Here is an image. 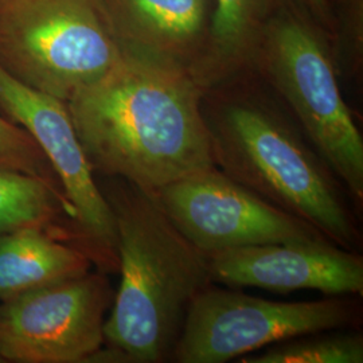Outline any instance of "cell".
Returning a JSON list of instances; mask_svg holds the SVG:
<instances>
[{"mask_svg":"<svg viewBox=\"0 0 363 363\" xmlns=\"http://www.w3.org/2000/svg\"><path fill=\"white\" fill-rule=\"evenodd\" d=\"M112 289L103 274L86 273L3 300L0 361L89 362L104 342Z\"/></svg>","mask_w":363,"mask_h":363,"instance_id":"52a82bcc","label":"cell"},{"mask_svg":"<svg viewBox=\"0 0 363 363\" xmlns=\"http://www.w3.org/2000/svg\"><path fill=\"white\" fill-rule=\"evenodd\" d=\"M306 9L323 25H331V10L327 0H300Z\"/></svg>","mask_w":363,"mask_h":363,"instance_id":"e0dca14e","label":"cell"},{"mask_svg":"<svg viewBox=\"0 0 363 363\" xmlns=\"http://www.w3.org/2000/svg\"><path fill=\"white\" fill-rule=\"evenodd\" d=\"M89 256L28 226L0 234V301L89 272Z\"/></svg>","mask_w":363,"mask_h":363,"instance_id":"4fadbf2b","label":"cell"},{"mask_svg":"<svg viewBox=\"0 0 363 363\" xmlns=\"http://www.w3.org/2000/svg\"><path fill=\"white\" fill-rule=\"evenodd\" d=\"M283 7L284 0H217L205 50L191 70L205 91L253 67L264 31Z\"/></svg>","mask_w":363,"mask_h":363,"instance_id":"7c38bea8","label":"cell"},{"mask_svg":"<svg viewBox=\"0 0 363 363\" xmlns=\"http://www.w3.org/2000/svg\"><path fill=\"white\" fill-rule=\"evenodd\" d=\"M155 195L181 233L208 255L233 247L327 240L308 222L273 206L216 166L171 182Z\"/></svg>","mask_w":363,"mask_h":363,"instance_id":"ba28073f","label":"cell"},{"mask_svg":"<svg viewBox=\"0 0 363 363\" xmlns=\"http://www.w3.org/2000/svg\"><path fill=\"white\" fill-rule=\"evenodd\" d=\"M205 93L186 66L123 45L116 64L66 106L93 171L155 193L214 166Z\"/></svg>","mask_w":363,"mask_h":363,"instance_id":"6da1fadb","label":"cell"},{"mask_svg":"<svg viewBox=\"0 0 363 363\" xmlns=\"http://www.w3.org/2000/svg\"><path fill=\"white\" fill-rule=\"evenodd\" d=\"M213 281L279 294L313 289L331 296L362 295L363 259L328 240L265 244L208 253Z\"/></svg>","mask_w":363,"mask_h":363,"instance_id":"30bf717a","label":"cell"},{"mask_svg":"<svg viewBox=\"0 0 363 363\" xmlns=\"http://www.w3.org/2000/svg\"><path fill=\"white\" fill-rule=\"evenodd\" d=\"M241 363H362L363 337L339 330L312 333L268 346L259 354H247Z\"/></svg>","mask_w":363,"mask_h":363,"instance_id":"9a60e30c","label":"cell"},{"mask_svg":"<svg viewBox=\"0 0 363 363\" xmlns=\"http://www.w3.org/2000/svg\"><path fill=\"white\" fill-rule=\"evenodd\" d=\"M123 52L105 0H0V66L64 103Z\"/></svg>","mask_w":363,"mask_h":363,"instance_id":"277c9868","label":"cell"},{"mask_svg":"<svg viewBox=\"0 0 363 363\" xmlns=\"http://www.w3.org/2000/svg\"><path fill=\"white\" fill-rule=\"evenodd\" d=\"M0 109L48 157L73 208L78 234L108 267L118 268L115 216L93 178L66 103L27 86L0 66Z\"/></svg>","mask_w":363,"mask_h":363,"instance_id":"9c48e42d","label":"cell"},{"mask_svg":"<svg viewBox=\"0 0 363 363\" xmlns=\"http://www.w3.org/2000/svg\"><path fill=\"white\" fill-rule=\"evenodd\" d=\"M355 301H272L242 292L202 289L190 303L171 352L178 363H223L273 343L358 325Z\"/></svg>","mask_w":363,"mask_h":363,"instance_id":"8992f818","label":"cell"},{"mask_svg":"<svg viewBox=\"0 0 363 363\" xmlns=\"http://www.w3.org/2000/svg\"><path fill=\"white\" fill-rule=\"evenodd\" d=\"M62 214L74 218L62 189L0 166V234L28 226L46 229Z\"/></svg>","mask_w":363,"mask_h":363,"instance_id":"5bb4252c","label":"cell"},{"mask_svg":"<svg viewBox=\"0 0 363 363\" xmlns=\"http://www.w3.org/2000/svg\"><path fill=\"white\" fill-rule=\"evenodd\" d=\"M203 116L214 166L226 177L308 222L337 247H358L347 191L286 120L247 100L228 101Z\"/></svg>","mask_w":363,"mask_h":363,"instance_id":"3957f363","label":"cell"},{"mask_svg":"<svg viewBox=\"0 0 363 363\" xmlns=\"http://www.w3.org/2000/svg\"><path fill=\"white\" fill-rule=\"evenodd\" d=\"M121 45L186 66L198 64L208 42V0H105Z\"/></svg>","mask_w":363,"mask_h":363,"instance_id":"8fae6325","label":"cell"},{"mask_svg":"<svg viewBox=\"0 0 363 363\" xmlns=\"http://www.w3.org/2000/svg\"><path fill=\"white\" fill-rule=\"evenodd\" d=\"M0 166L35 177L60 187V182L55 179L57 175L48 157L31 135L3 116H0Z\"/></svg>","mask_w":363,"mask_h":363,"instance_id":"2e32d148","label":"cell"},{"mask_svg":"<svg viewBox=\"0 0 363 363\" xmlns=\"http://www.w3.org/2000/svg\"><path fill=\"white\" fill-rule=\"evenodd\" d=\"M253 67L279 91L316 154L346 191L363 199V140L325 42L281 10L264 31Z\"/></svg>","mask_w":363,"mask_h":363,"instance_id":"5b68a950","label":"cell"},{"mask_svg":"<svg viewBox=\"0 0 363 363\" xmlns=\"http://www.w3.org/2000/svg\"><path fill=\"white\" fill-rule=\"evenodd\" d=\"M118 181L104 194L116 222L121 272L104 340L127 362H163L190 303L213 281L208 256L172 223L155 193Z\"/></svg>","mask_w":363,"mask_h":363,"instance_id":"7a4b0ae2","label":"cell"}]
</instances>
